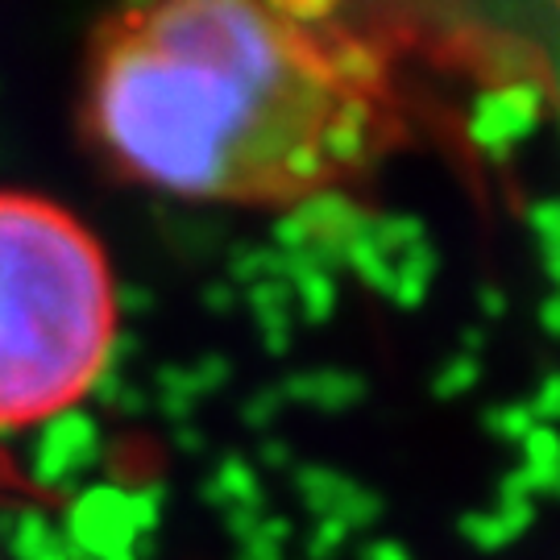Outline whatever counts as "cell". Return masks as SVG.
<instances>
[{"label": "cell", "mask_w": 560, "mask_h": 560, "mask_svg": "<svg viewBox=\"0 0 560 560\" xmlns=\"http://www.w3.org/2000/svg\"><path fill=\"white\" fill-rule=\"evenodd\" d=\"M399 13L171 0L120 9L83 55V129L133 183L183 200L295 208L411 138Z\"/></svg>", "instance_id": "1"}, {"label": "cell", "mask_w": 560, "mask_h": 560, "mask_svg": "<svg viewBox=\"0 0 560 560\" xmlns=\"http://www.w3.org/2000/svg\"><path fill=\"white\" fill-rule=\"evenodd\" d=\"M113 340L117 287L101 241L55 200L0 191V428L75 407Z\"/></svg>", "instance_id": "2"}, {"label": "cell", "mask_w": 560, "mask_h": 560, "mask_svg": "<svg viewBox=\"0 0 560 560\" xmlns=\"http://www.w3.org/2000/svg\"><path fill=\"white\" fill-rule=\"evenodd\" d=\"M548 96H544L540 80L523 75V80H499L486 88L474 113H469V138L481 154L490 159H506L511 150H520L523 141L540 129Z\"/></svg>", "instance_id": "3"}, {"label": "cell", "mask_w": 560, "mask_h": 560, "mask_svg": "<svg viewBox=\"0 0 560 560\" xmlns=\"http://www.w3.org/2000/svg\"><path fill=\"white\" fill-rule=\"evenodd\" d=\"M536 520V506L523 499H499V511L494 515H469L460 520V532L465 540L478 544V548H502V544L520 540L523 532Z\"/></svg>", "instance_id": "4"}, {"label": "cell", "mask_w": 560, "mask_h": 560, "mask_svg": "<svg viewBox=\"0 0 560 560\" xmlns=\"http://www.w3.org/2000/svg\"><path fill=\"white\" fill-rule=\"evenodd\" d=\"M486 428L494 432V436H502V441H527L540 423H536V416H532V407L523 402V407H494V411H486Z\"/></svg>", "instance_id": "5"}, {"label": "cell", "mask_w": 560, "mask_h": 560, "mask_svg": "<svg viewBox=\"0 0 560 560\" xmlns=\"http://www.w3.org/2000/svg\"><path fill=\"white\" fill-rule=\"evenodd\" d=\"M527 407H532L536 423L544 420V428H552V423L560 420V374H548V378L540 382V390H536V399L527 402Z\"/></svg>", "instance_id": "6"}, {"label": "cell", "mask_w": 560, "mask_h": 560, "mask_svg": "<svg viewBox=\"0 0 560 560\" xmlns=\"http://www.w3.org/2000/svg\"><path fill=\"white\" fill-rule=\"evenodd\" d=\"M478 382V361L474 358H460V361H453V370L441 378V395L448 399V395H460V390H469Z\"/></svg>", "instance_id": "7"}, {"label": "cell", "mask_w": 560, "mask_h": 560, "mask_svg": "<svg viewBox=\"0 0 560 560\" xmlns=\"http://www.w3.org/2000/svg\"><path fill=\"white\" fill-rule=\"evenodd\" d=\"M540 320H544V328H548L552 337H560V295H552V300H544Z\"/></svg>", "instance_id": "8"}, {"label": "cell", "mask_w": 560, "mask_h": 560, "mask_svg": "<svg viewBox=\"0 0 560 560\" xmlns=\"http://www.w3.org/2000/svg\"><path fill=\"white\" fill-rule=\"evenodd\" d=\"M544 261H548V275L557 279V287H560V245H544ZM560 295V291H557Z\"/></svg>", "instance_id": "9"}, {"label": "cell", "mask_w": 560, "mask_h": 560, "mask_svg": "<svg viewBox=\"0 0 560 560\" xmlns=\"http://www.w3.org/2000/svg\"><path fill=\"white\" fill-rule=\"evenodd\" d=\"M481 303H486V312H490V316H499L502 312V295L494 291V287H490V291H481Z\"/></svg>", "instance_id": "10"}]
</instances>
